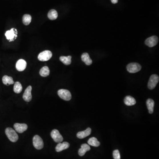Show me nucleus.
<instances>
[{"mask_svg": "<svg viewBox=\"0 0 159 159\" xmlns=\"http://www.w3.org/2000/svg\"><path fill=\"white\" fill-rule=\"evenodd\" d=\"M31 90H32V87L31 86H29L27 88L25 93L23 94V98L26 102H29L31 100V99H32L31 93Z\"/></svg>", "mask_w": 159, "mask_h": 159, "instance_id": "obj_11", "label": "nucleus"}, {"mask_svg": "<svg viewBox=\"0 0 159 159\" xmlns=\"http://www.w3.org/2000/svg\"><path fill=\"white\" fill-rule=\"evenodd\" d=\"M92 130L90 128H88L85 130L79 132L77 134V136L78 138L83 139L86 138L88 136L90 135Z\"/></svg>", "mask_w": 159, "mask_h": 159, "instance_id": "obj_15", "label": "nucleus"}, {"mask_svg": "<svg viewBox=\"0 0 159 159\" xmlns=\"http://www.w3.org/2000/svg\"><path fill=\"white\" fill-rule=\"evenodd\" d=\"M27 67V63L24 59H20L16 63V69L19 71H24Z\"/></svg>", "mask_w": 159, "mask_h": 159, "instance_id": "obj_12", "label": "nucleus"}, {"mask_svg": "<svg viewBox=\"0 0 159 159\" xmlns=\"http://www.w3.org/2000/svg\"><path fill=\"white\" fill-rule=\"evenodd\" d=\"M2 82L4 84L6 85H10L14 83L13 78L11 77H9L7 75L3 77L2 78Z\"/></svg>", "mask_w": 159, "mask_h": 159, "instance_id": "obj_19", "label": "nucleus"}, {"mask_svg": "<svg viewBox=\"0 0 159 159\" xmlns=\"http://www.w3.org/2000/svg\"><path fill=\"white\" fill-rule=\"evenodd\" d=\"M14 128L18 133H23L27 130V126L25 123H16L14 125Z\"/></svg>", "mask_w": 159, "mask_h": 159, "instance_id": "obj_10", "label": "nucleus"}, {"mask_svg": "<svg viewBox=\"0 0 159 159\" xmlns=\"http://www.w3.org/2000/svg\"><path fill=\"white\" fill-rule=\"evenodd\" d=\"M159 76L156 74H153L149 78L148 84V87L150 90L153 89L155 88L157 83L159 82Z\"/></svg>", "mask_w": 159, "mask_h": 159, "instance_id": "obj_3", "label": "nucleus"}, {"mask_svg": "<svg viewBox=\"0 0 159 159\" xmlns=\"http://www.w3.org/2000/svg\"><path fill=\"white\" fill-rule=\"evenodd\" d=\"M59 96L65 101H69L71 99L72 96L71 92L66 89H60L58 92Z\"/></svg>", "mask_w": 159, "mask_h": 159, "instance_id": "obj_2", "label": "nucleus"}, {"mask_svg": "<svg viewBox=\"0 0 159 159\" xmlns=\"http://www.w3.org/2000/svg\"><path fill=\"white\" fill-rule=\"evenodd\" d=\"M146 105L149 114H152L154 109V101L151 99H148L146 101Z\"/></svg>", "mask_w": 159, "mask_h": 159, "instance_id": "obj_18", "label": "nucleus"}, {"mask_svg": "<svg viewBox=\"0 0 159 159\" xmlns=\"http://www.w3.org/2000/svg\"><path fill=\"white\" fill-rule=\"evenodd\" d=\"M113 156L114 159H120L121 156H120V152L118 150H115L113 152Z\"/></svg>", "mask_w": 159, "mask_h": 159, "instance_id": "obj_26", "label": "nucleus"}, {"mask_svg": "<svg viewBox=\"0 0 159 159\" xmlns=\"http://www.w3.org/2000/svg\"><path fill=\"white\" fill-rule=\"evenodd\" d=\"M88 143L90 146L94 147H98L100 145V142L98 141L96 138H95V137L90 138L88 140Z\"/></svg>", "mask_w": 159, "mask_h": 159, "instance_id": "obj_22", "label": "nucleus"}, {"mask_svg": "<svg viewBox=\"0 0 159 159\" xmlns=\"http://www.w3.org/2000/svg\"><path fill=\"white\" fill-rule=\"evenodd\" d=\"M5 134L11 142H15L18 140V136L13 129L8 127L5 130Z\"/></svg>", "mask_w": 159, "mask_h": 159, "instance_id": "obj_1", "label": "nucleus"}, {"mask_svg": "<svg viewBox=\"0 0 159 159\" xmlns=\"http://www.w3.org/2000/svg\"><path fill=\"white\" fill-rule=\"evenodd\" d=\"M22 21L25 25H28L30 24L31 21V17L29 14H25L23 17Z\"/></svg>", "mask_w": 159, "mask_h": 159, "instance_id": "obj_24", "label": "nucleus"}, {"mask_svg": "<svg viewBox=\"0 0 159 159\" xmlns=\"http://www.w3.org/2000/svg\"><path fill=\"white\" fill-rule=\"evenodd\" d=\"M158 38L156 36H152L147 39L145 41V44L149 47H152L158 43Z\"/></svg>", "mask_w": 159, "mask_h": 159, "instance_id": "obj_9", "label": "nucleus"}, {"mask_svg": "<svg viewBox=\"0 0 159 159\" xmlns=\"http://www.w3.org/2000/svg\"><path fill=\"white\" fill-rule=\"evenodd\" d=\"M50 69L47 67H44L40 69L39 74L43 77H47L50 74Z\"/></svg>", "mask_w": 159, "mask_h": 159, "instance_id": "obj_21", "label": "nucleus"}, {"mask_svg": "<svg viewBox=\"0 0 159 159\" xmlns=\"http://www.w3.org/2000/svg\"><path fill=\"white\" fill-rule=\"evenodd\" d=\"M127 71L130 73H136L141 71L142 67L138 63H130L126 67Z\"/></svg>", "mask_w": 159, "mask_h": 159, "instance_id": "obj_4", "label": "nucleus"}, {"mask_svg": "<svg viewBox=\"0 0 159 159\" xmlns=\"http://www.w3.org/2000/svg\"><path fill=\"white\" fill-rule=\"evenodd\" d=\"M81 60L87 65H91L92 63V59H90L88 54L87 53H84L82 54L81 55Z\"/></svg>", "mask_w": 159, "mask_h": 159, "instance_id": "obj_17", "label": "nucleus"}, {"mask_svg": "<svg viewBox=\"0 0 159 159\" xmlns=\"http://www.w3.org/2000/svg\"><path fill=\"white\" fill-rule=\"evenodd\" d=\"M91 149L90 146L87 144H82L81 146V148H80L78 151V154L80 156H83L86 153V152L88 151Z\"/></svg>", "mask_w": 159, "mask_h": 159, "instance_id": "obj_14", "label": "nucleus"}, {"mask_svg": "<svg viewBox=\"0 0 159 159\" xmlns=\"http://www.w3.org/2000/svg\"><path fill=\"white\" fill-rule=\"evenodd\" d=\"M113 4H116L118 2V0H110Z\"/></svg>", "mask_w": 159, "mask_h": 159, "instance_id": "obj_27", "label": "nucleus"}, {"mask_svg": "<svg viewBox=\"0 0 159 159\" xmlns=\"http://www.w3.org/2000/svg\"><path fill=\"white\" fill-rule=\"evenodd\" d=\"M72 57L71 56H61L60 57V60L65 65H69L71 63Z\"/></svg>", "mask_w": 159, "mask_h": 159, "instance_id": "obj_20", "label": "nucleus"}, {"mask_svg": "<svg viewBox=\"0 0 159 159\" xmlns=\"http://www.w3.org/2000/svg\"><path fill=\"white\" fill-rule=\"evenodd\" d=\"M69 147V144L67 142H64L63 143H59L56 147L55 150L57 152H60L64 150L67 149Z\"/></svg>", "mask_w": 159, "mask_h": 159, "instance_id": "obj_13", "label": "nucleus"}, {"mask_svg": "<svg viewBox=\"0 0 159 159\" xmlns=\"http://www.w3.org/2000/svg\"><path fill=\"white\" fill-rule=\"evenodd\" d=\"M124 101L125 104L128 106L134 105L136 103L135 99L133 97L130 96H126L124 99Z\"/></svg>", "mask_w": 159, "mask_h": 159, "instance_id": "obj_16", "label": "nucleus"}, {"mask_svg": "<svg viewBox=\"0 0 159 159\" xmlns=\"http://www.w3.org/2000/svg\"><path fill=\"white\" fill-rule=\"evenodd\" d=\"M52 56V52L50 51H43L39 55L38 59L40 61L45 62L49 60Z\"/></svg>", "mask_w": 159, "mask_h": 159, "instance_id": "obj_6", "label": "nucleus"}, {"mask_svg": "<svg viewBox=\"0 0 159 159\" xmlns=\"http://www.w3.org/2000/svg\"><path fill=\"white\" fill-rule=\"evenodd\" d=\"M51 135L55 142L61 143L63 140V136L58 130L55 129L53 130L51 133Z\"/></svg>", "mask_w": 159, "mask_h": 159, "instance_id": "obj_8", "label": "nucleus"}, {"mask_svg": "<svg viewBox=\"0 0 159 159\" xmlns=\"http://www.w3.org/2000/svg\"><path fill=\"white\" fill-rule=\"evenodd\" d=\"M5 35L7 39L10 42L13 41L17 37V30L14 28H13L10 30L7 31L5 33Z\"/></svg>", "mask_w": 159, "mask_h": 159, "instance_id": "obj_7", "label": "nucleus"}, {"mask_svg": "<svg viewBox=\"0 0 159 159\" xmlns=\"http://www.w3.org/2000/svg\"><path fill=\"white\" fill-rule=\"evenodd\" d=\"M58 14L55 9H51L48 13V17L51 20H55L58 18Z\"/></svg>", "mask_w": 159, "mask_h": 159, "instance_id": "obj_23", "label": "nucleus"}, {"mask_svg": "<svg viewBox=\"0 0 159 159\" xmlns=\"http://www.w3.org/2000/svg\"><path fill=\"white\" fill-rule=\"evenodd\" d=\"M22 86L19 82H16L14 86V92L16 93H20L22 91Z\"/></svg>", "mask_w": 159, "mask_h": 159, "instance_id": "obj_25", "label": "nucleus"}, {"mask_svg": "<svg viewBox=\"0 0 159 159\" xmlns=\"http://www.w3.org/2000/svg\"><path fill=\"white\" fill-rule=\"evenodd\" d=\"M33 144L34 147L38 150L42 149L44 146V143L43 140L41 137L37 135L35 136L33 138Z\"/></svg>", "mask_w": 159, "mask_h": 159, "instance_id": "obj_5", "label": "nucleus"}]
</instances>
